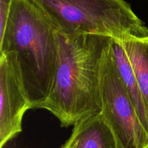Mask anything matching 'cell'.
<instances>
[{
	"label": "cell",
	"instance_id": "obj_7",
	"mask_svg": "<svg viewBox=\"0 0 148 148\" xmlns=\"http://www.w3.org/2000/svg\"><path fill=\"white\" fill-rule=\"evenodd\" d=\"M111 50L120 78L135 107L141 123L148 133V107L131 62L120 41L111 39Z\"/></svg>",
	"mask_w": 148,
	"mask_h": 148
},
{
	"label": "cell",
	"instance_id": "obj_6",
	"mask_svg": "<svg viewBox=\"0 0 148 148\" xmlns=\"http://www.w3.org/2000/svg\"><path fill=\"white\" fill-rule=\"evenodd\" d=\"M61 148H123L102 113L74 126L72 134Z\"/></svg>",
	"mask_w": 148,
	"mask_h": 148
},
{
	"label": "cell",
	"instance_id": "obj_8",
	"mask_svg": "<svg viewBox=\"0 0 148 148\" xmlns=\"http://www.w3.org/2000/svg\"><path fill=\"white\" fill-rule=\"evenodd\" d=\"M120 41L131 62L148 107V42L134 38Z\"/></svg>",
	"mask_w": 148,
	"mask_h": 148
},
{
	"label": "cell",
	"instance_id": "obj_1",
	"mask_svg": "<svg viewBox=\"0 0 148 148\" xmlns=\"http://www.w3.org/2000/svg\"><path fill=\"white\" fill-rule=\"evenodd\" d=\"M59 61L51 90L42 109L64 127L101 113V65L111 38L68 36L56 31Z\"/></svg>",
	"mask_w": 148,
	"mask_h": 148
},
{
	"label": "cell",
	"instance_id": "obj_4",
	"mask_svg": "<svg viewBox=\"0 0 148 148\" xmlns=\"http://www.w3.org/2000/svg\"><path fill=\"white\" fill-rule=\"evenodd\" d=\"M101 113L123 148H147L148 133L119 76L109 44L101 65Z\"/></svg>",
	"mask_w": 148,
	"mask_h": 148
},
{
	"label": "cell",
	"instance_id": "obj_11",
	"mask_svg": "<svg viewBox=\"0 0 148 148\" xmlns=\"http://www.w3.org/2000/svg\"><path fill=\"white\" fill-rule=\"evenodd\" d=\"M147 148H148V147H147Z\"/></svg>",
	"mask_w": 148,
	"mask_h": 148
},
{
	"label": "cell",
	"instance_id": "obj_10",
	"mask_svg": "<svg viewBox=\"0 0 148 148\" xmlns=\"http://www.w3.org/2000/svg\"><path fill=\"white\" fill-rule=\"evenodd\" d=\"M145 40L147 42H148V36L147 38H146V39H145Z\"/></svg>",
	"mask_w": 148,
	"mask_h": 148
},
{
	"label": "cell",
	"instance_id": "obj_9",
	"mask_svg": "<svg viewBox=\"0 0 148 148\" xmlns=\"http://www.w3.org/2000/svg\"><path fill=\"white\" fill-rule=\"evenodd\" d=\"M12 1L13 0H0V35L7 25Z\"/></svg>",
	"mask_w": 148,
	"mask_h": 148
},
{
	"label": "cell",
	"instance_id": "obj_3",
	"mask_svg": "<svg viewBox=\"0 0 148 148\" xmlns=\"http://www.w3.org/2000/svg\"><path fill=\"white\" fill-rule=\"evenodd\" d=\"M30 1L56 31L66 36L99 35L119 41L148 36V28L125 0Z\"/></svg>",
	"mask_w": 148,
	"mask_h": 148
},
{
	"label": "cell",
	"instance_id": "obj_2",
	"mask_svg": "<svg viewBox=\"0 0 148 148\" xmlns=\"http://www.w3.org/2000/svg\"><path fill=\"white\" fill-rule=\"evenodd\" d=\"M0 55L15 65L33 108H41L51 90L59 61L56 30L30 0H13Z\"/></svg>",
	"mask_w": 148,
	"mask_h": 148
},
{
	"label": "cell",
	"instance_id": "obj_5",
	"mask_svg": "<svg viewBox=\"0 0 148 148\" xmlns=\"http://www.w3.org/2000/svg\"><path fill=\"white\" fill-rule=\"evenodd\" d=\"M28 109L32 105L15 65L10 57L0 55V148L22 131Z\"/></svg>",
	"mask_w": 148,
	"mask_h": 148
}]
</instances>
